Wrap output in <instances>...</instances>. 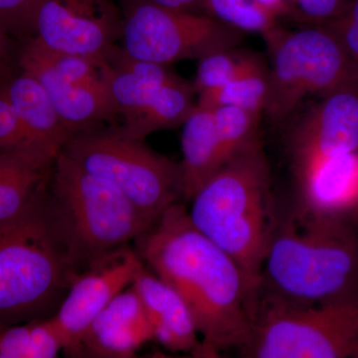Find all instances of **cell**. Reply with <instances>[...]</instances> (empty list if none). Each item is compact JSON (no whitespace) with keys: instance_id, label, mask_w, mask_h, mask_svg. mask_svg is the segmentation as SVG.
<instances>
[{"instance_id":"ba28073f","label":"cell","mask_w":358,"mask_h":358,"mask_svg":"<svg viewBox=\"0 0 358 358\" xmlns=\"http://www.w3.org/2000/svg\"><path fill=\"white\" fill-rule=\"evenodd\" d=\"M63 152L90 173L109 180L152 223L185 200L180 162L157 154L117 127L72 134Z\"/></svg>"},{"instance_id":"52a82bcc","label":"cell","mask_w":358,"mask_h":358,"mask_svg":"<svg viewBox=\"0 0 358 358\" xmlns=\"http://www.w3.org/2000/svg\"><path fill=\"white\" fill-rule=\"evenodd\" d=\"M358 352L357 294L339 300L296 305L259 294L248 358H336Z\"/></svg>"},{"instance_id":"4dcf8cb0","label":"cell","mask_w":358,"mask_h":358,"mask_svg":"<svg viewBox=\"0 0 358 358\" xmlns=\"http://www.w3.org/2000/svg\"><path fill=\"white\" fill-rule=\"evenodd\" d=\"M162 6L183 9V10L195 11L197 7H201V0H152Z\"/></svg>"},{"instance_id":"ffe728a7","label":"cell","mask_w":358,"mask_h":358,"mask_svg":"<svg viewBox=\"0 0 358 358\" xmlns=\"http://www.w3.org/2000/svg\"><path fill=\"white\" fill-rule=\"evenodd\" d=\"M52 166L25 152L0 157V222L28 203L49 180Z\"/></svg>"},{"instance_id":"5b68a950","label":"cell","mask_w":358,"mask_h":358,"mask_svg":"<svg viewBox=\"0 0 358 358\" xmlns=\"http://www.w3.org/2000/svg\"><path fill=\"white\" fill-rule=\"evenodd\" d=\"M49 195L59 228L80 272L136 241L152 223L112 182L61 152Z\"/></svg>"},{"instance_id":"6da1fadb","label":"cell","mask_w":358,"mask_h":358,"mask_svg":"<svg viewBox=\"0 0 358 358\" xmlns=\"http://www.w3.org/2000/svg\"><path fill=\"white\" fill-rule=\"evenodd\" d=\"M145 266L185 301L201 341L200 357L248 343L255 303L243 272L192 222L182 202L134 241Z\"/></svg>"},{"instance_id":"7c38bea8","label":"cell","mask_w":358,"mask_h":358,"mask_svg":"<svg viewBox=\"0 0 358 358\" xmlns=\"http://www.w3.org/2000/svg\"><path fill=\"white\" fill-rule=\"evenodd\" d=\"M145 268L136 250L129 245L76 275L57 312L51 317L67 357H78L90 324L117 294L134 285Z\"/></svg>"},{"instance_id":"4316f807","label":"cell","mask_w":358,"mask_h":358,"mask_svg":"<svg viewBox=\"0 0 358 358\" xmlns=\"http://www.w3.org/2000/svg\"><path fill=\"white\" fill-rule=\"evenodd\" d=\"M39 0H0V25L8 33L32 36L33 16Z\"/></svg>"},{"instance_id":"1f68e13d","label":"cell","mask_w":358,"mask_h":358,"mask_svg":"<svg viewBox=\"0 0 358 358\" xmlns=\"http://www.w3.org/2000/svg\"><path fill=\"white\" fill-rule=\"evenodd\" d=\"M262 6L272 9L275 13L281 15V14L286 13L288 10V1L289 0H254Z\"/></svg>"},{"instance_id":"9a60e30c","label":"cell","mask_w":358,"mask_h":358,"mask_svg":"<svg viewBox=\"0 0 358 358\" xmlns=\"http://www.w3.org/2000/svg\"><path fill=\"white\" fill-rule=\"evenodd\" d=\"M293 176L296 215L341 221L358 205V152L315 160Z\"/></svg>"},{"instance_id":"44dd1931","label":"cell","mask_w":358,"mask_h":358,"mask_svg":"<svg viewBox=\"0 0 358 358\" xmlns=\"http://www.w3.org/2000/svg\"><path fill=\"white\" fill-rule=\"evenodd\" d=\"M62 341L51 317L0 324V358H55Z\"/></svg>"},{"instance_id":"484cf974","label":"cell","mask_w":358,"mask_h":358,"mask_svg":"<svg viewBox=\"0 0 358 358\" xmlns=\"http://www.w3.org/2000/svg\"><path fill=\"white\" fill-rule=\"evenodd\" d=\"M7 74L8 71L0 72V157L25 152L24 129L4 90Z\"/></svg>"},{"instance_id":"f1b7e54d","label":"cell","mask_w":358,"mask_h":358,"mask_svg":"<svg viewBox=\"0 0 358 358\" xmlns=\"http://www.w3.org/2000/svg\"><path fill=\"white\" fill-rule=\"evenodd\" d=\"M313 25H324L338 17L350 0H289Z\"/></svg>"},{"instance_id":"cb8c5ba5","label":"cell","mask_w":358,"mask_h":358,"mask_svg":"<svg viewBox=\"0 0 358 358\" xmlns=\"http://www.w3.org/2000/svg\"><path fill=\"white\" fill-rule=\"evenodd\" d=\"M262 61L257 54L237 47L216 52L200 59L193 87L197 95L220 88Z\"/></svg>"},{"instance_id":"4fadbf2b","label":"cell","mask_w":358,"mask_h":358,"mask_svg":"<svg viewBox=\"0 0 358 358\" xmlns=\"http://www.w3.org/2000/svg\"><path fill=\"white\" fill-rule=\"evenodd\" d=\"M286 148L293 173L315 160L358 152V90L320 98L291 124Z\"/></svg>"},{"instance_id":"83f0119b","label":"cell","mask_w":358,"mask_h":358,"mask_svg":"<svg viewBox=\"0 0 358 358\" xmlns=\"http://www.w3.org/2000/svg\"><path fill=\"white\" fill-rule=\"evenodd\" d=\"M345 50L358 60V0H350L338 17L324 24Z\"/></svg>"},{"instance_id":"e0dca14e","label":"cell","mask_w":358,"mask_h":358,"mask_svg":"<svg viewBox=\"0 0 358 358\" xmlns=\"http://www.w3.org/2000/svg\"><path fill=\"white\" fill-rule=\"evenodd\" d=\"M4 90L25 133V152L54 164L72 136L42 85L21 70L4 78Z\"/></svg>"},{"instance_id":"9c48e42d","label":"cell","mask_w":358,"mask_h":358,"mask_svg":"<svg viewBox=\"0 0 358 358\" xmlns=\"http://www.w3.org/2000/svg\"><path fill=\"white\" fill-rule=\"evenodd\" d=\"M169 65L138 60L115 45L101 64L110 99L122 124L117 131L145 141L162 129L182 126L196 107L192 84Z\"/></svg>"},{"instance_id":"d4e9b609","label":"cell","mask_w":358,"mask_h":358,"mask_svg":"<svg viewBox=\"0 0 358 358\" xmlns=\"http://www.w3.org/2000/svg\"><path fill=\"white\" fill-rule=\"evenodd\" d=\"M211 110L214 128L227 162L259 140L258 127L262 115L260 113L231 106Z\"/></svg>"},{"instance_id":"ac0fdd59","label":"cell","mask_w":358,"mask_h":358,"mask_svg":"<svg viewBox=\"0 0 358 358\" xmlns=\"http://www.w3.org/2000/svg\"><path fill=\"white\" fill-rule=\"evenodd\" d=\"M133 286L147 312L155 341L169 352L189 353L192 357H200L199 334L180 294L147 266Z\"/></svg>"},{"instance_id":"277c9868","label":"cell","mask_w":358,"mask_h":358,"mask_svg":"<svg viewBox=\"0 0 358 358\" xmlns=\"http://www.w3.org/2000/svg\"><path fill=\"white\" fill-rule=\"evenodd\" d=\"M357 282L358 244L341 221L279 212L259 294L315 305L357 294Z\"/></svg>"},{"instance_id":"2e32d148","label":"cell","mask_w":358,"mask_h":358,"mask_svg":"<svg viewBox=\"0 0 358 358\" xmlns=\"http://www.w3.org/2000/svg\"><path fill=\"white\" fill-rule=\"evenodd\" d=\"M154 341L147 312L133 285L110 301L90 324L78 357L129 358Z\"/></svg>"},{"instance_id":"8992f818","label":"cell","mask_w":358,"mask_h":358,"mask_svg":"<svg viewBox=\"0 0 358 358\" xmlns=\"http://www.w3.org/2000/svg\"><path fill=\"white\" fill-rule=\"evenodd\" d=\"M272 66L266 114L277 122L291 117L306 98L358 90V60L324 26L263 34Z\"/></svg>"},{"instance_id":"f546056e","label":"cell","mask_w":358,"mask_h":358,"mask_svg":"<svg viewBox=\"0 0 358 358\" xmlns=\"http://www.w3.org/2000/svg\"><path fill=\"white\" fill-rule=\"evenodd\" d=\"M11 56V41L9 33L0 25V68H8Z\"/></svg>"},{"instance_id":"5bb4252c","label":"cell","mask_w":358,"mask_h":358,"mask_svg":"<svg viewBox=\"0 0 358 358\" xmlns=\"http://www.w3.org/2000/svg\"><path fill=\"white\" fill-rule=\"evenodd\" d=\"M18 66L42 85L71 134L101 128L105 122L117 126L119 115L109 92L92 88L59 72L45 57L35 37L24 40Z\"/></svg>"},{"instance_id":"603a6c76","label":"cell","mask_w":358,"mask_h":358,"mask_svg":"<svg viewBox=\"0 0 358 358\" xmlns=\"http://www.w3.org/2000/svg\"><path fill=\"white\" fill-rule=\"evenodd\" d=\"M207 15L242 32L265 34L277 27L279 14L254 0H201Z\"/></svg>"},{"instance_id":"7402d4cb","label":"cell","mask_w":358,"mask_h":358,"mask_svg":"<svg viewBox=\"0 0 358 358\" xmlns=\"http://www.w3.org/2000/svg\"><path fill=\"white\" fill-rule=\"evenodd\" d=\"M268 73L263 60L220 88L199 94L197 106L208 109L231 106L263 114L268 95Z\"/></svg>"},{"instance_id":"7a4b0ae2","label":"cell","mask_w":358,"mask_h":358,"mask_svg":"<svg viewBox=\"0 0 358 358\" xmlns=\"http://www.w3.org/2000/svg\"><path fill=\"white\" fill-rule=\"evenodd\" d=\"M190 202L193 225L238 264L256 310L264 260L280 212L261 141L228 160Z\"/></svg>"},{"instance_id":"8fae6325","label":"cell","mask_w":358,"mask_h":358,"mask_svg":"<svg viewBox=\"0 0 358 358\" xmlns=\"http://www.w3.org/2000/svg\"><path fill=\"white\" fill-rule=\"evenodd\" d=\"M122 23L115 0H39L32 36L51 50L102 64L122 39Z\"/></svg>"},{"instance_id":"3957f363","label":"cell","mask_w":358,"mask_h":358,"mask_svg":"<svg viewBox=\"0 0 358 358\" xmlns=\"http://www.w3.org/2000/svg\"><path fill=\"white\" fill-rule=\"evenodd\" d=\"M48 181L0 222V324L53 317L80 273L56 220Z\"/></svg>"},{"instance_id":"30bf717a","label":"cell","mask_w":358,"mask_h":358,"mask_svg":"<svg viewBox=\"0 0 358 358\" xmlns=\"http://www.w3.org/2000/svg\"><path fill=\"white\" fill-rule=\"evenodd\" d=\"M122 48L138 60L169 65L236 48L244 32L207 14L138 0L124 11Z\"/></svg>"},{"instance_id":"d6986e66","label":"cell","mask_w":358,"mask_h":358,"mask_svg":"<svg viewBox=\"0 0 358 358\" xmlns=\"http://www.w3.org/2000/svg\"><path fill=\"white\" fill-rule=\"evenodd\" d=\"M180 162L185 201H190L219 169L227 162L214 128L213 114L196 105L182 124Z\"/></svg>"}]
</instances>
